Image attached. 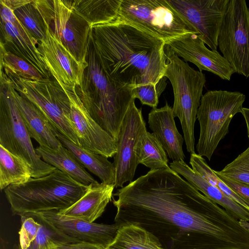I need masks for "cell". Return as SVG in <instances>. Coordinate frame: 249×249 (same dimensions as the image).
<instances>
[{
    "instance_id": "cell-1",
    "label": "cell",
    "mask_w": 249,
    "mask_h": 249,
    "mask_svg": "<svg viewBox=\"0 0 249 249\" xmlns=\"http://www.w3.org/2000/svg\"><path fill=\"white\" fill-rule=\"evenodd\" d=\"M113 196L115 223L140 226L160 243L182 249H249V231L239 220L170 167L150 170Z\"/></svg>"
},
{
    "instance_id": "cell-2",
    "label": "cell",
    "mask_w": 249,
    "mask_h": 249,
    "mask_svg": "<svg viewBox=\"0 0 249 249\" xmlns=\"http://www.w3.org/2000/svg\"><path fill=\"white\" fill-rule=\"evenodd\" d=\"M91 38L102 67L117 84L134 88L156 84L164 76L163 40L118 22L92 26Z\"/></svg>"
},
{
    "instance_id": "cell-3",
    "label": "cell",
    "mask_w": 249,
    "mask_h": 249,
    "mask_svg": "<svg viewBox=\"0 0 249 249\" xmlns=\"http://www.w3.org/2000/svg\"><path fill=\"white\" fill-rule=\"evenodd\" d=\"M81 83L76 93L91 117L115 140L133 99L134 88L113 81L102 67L91 36Z\"/></svg>"
},
{
    "instance_id": "cell-4",
    "label": "cell",
    "mask_w": 249,
    "mask_h": 249,
    "mask_svg": "<svg viewBox=\"0 0 249 249\" xmlns=\"http://www.w3.org/2000/svg\"><path fill=\"white\" fill-rule=\"evenodd\" d=\"M89 186L56 169L46 176L11 184L4 193L13 214L21 217L66 209L83 196Z\"/></svg>"
},
{
    "instance_id": "cell-5",
    "label": "cell",
    "mask_w": 249,
    "mask_h": 249,
    "mask_svg": "<svg viewBox=\"0 0 249 249\" xmlns=\"http://www.w3.org/2000/svg\"><path fill=\"white\" fill-rule=\"evenodd\" d=\"M164 53L166 67L164 76L169 79L173 88V115L180 121L187 151L191 154L195 153L194 127L205 75L191 67L166 45Z\"/></svg>"
},
{
    "instance_id": "cell-6",
    "label": "cell",
    "mask_w": 249,
    "mask_h": 249,
    "mask_svg": "<svg viewBox=\"0 0 249 249\" xmlns=\"http://www.w3.org/2000/svg\"><path fill=\"white\" fill-rule=\"evenodd\" d=\"M31 138L15 102L11 81L0 71V145L23 160L30 167L32 178L46 176L56 168L41 159Z\"/></svg>"
},
{
    "instance_id": "cell-7",
    "label": "cell",
    "mask_w": 249,
    "mask_h": 249,
    "mask_svg": "<svg viewBox=\"0 0 249 249\" xmlns=\"http://www.w3.org/2000/svg\"><path fill=\"white\" fill-rule=\"evenodd\" d=\"M246 96L239 91L209 90L202 95L196 118L200 133L197 154L210 160L220 142L229 132L233 117L241 113Z\"/></svg>"
},
{
    "instance_id": "cell-8",
    "label": "cell",
    "mask_w": 249,
    "mask_h": 249,
    "mask_svg": "<svg viewBox=\"0 0 249 249\" xmlns=\"http://www.w3.org/2000/svg\"><path fill=\"white\" fill-rule=\"evenodd\" d=\"M114 22L130 25L165 42L188 33L198 34L167 0H122Z\"/></svg>"
},
{
    "instance_id": "cell-9",
    "label": "cell",
    "mask_w": 249,
    "mask_h": 249,
    "mask_svg": "<svg viewBox=\"0 0 249 249\" xmlns=\"http://www.w3.org/2000/svg\"><path fill=\"white\" fill-rule=\"evenodd\" d=\"M3 71L11 81L14 89L34 104L45 115L53 128L80 146L71 119L70 100L57 81L53 78L25 79L14 73Z\"/></svg>"
},
{
    "instance_id": "cell-10",
    "label": "cell",
    "mask_w": 249,
    "mask_h": 249,
    "mask_svg": "<svg viewBox=\"0 0 249 249\" xmlns=\"http://www.w3.org/2000/svg\"><path fill=\"white\" fill-rule=\"evenodd\" d=\"M50 32L82 64L86 59L91 27L73 9L71 0H33Z\"/></svg>"
},
{
    "instance_id": "cell-11",
    "label": "cell",
    "mask_w": 249,
    "mask_h": 249,
    "mask_svg": "<svg viewBox=\"0 0 249 249\" xmlns=\"http://www.w3.org/2000/svg\"><path fill=\"white\" fill-rule=\"evenodd\" d=\"M217 45L235 73L249 77V10L245 0H229Z\"/></svg>"
},
{
    "instance_id": "cell-12",
    "label": "cell",
    "mask_w": 249,
    "mask_h": 249,
    "mask_svg": "<svg viewBox=\"0 0 249 249\" xmlns=\"http://www.w3.org/2000/svg\"><path fill=\"white\" fill-rule=\"evenodd\" d=\"M131 102L122 121L118 137L117 152L113 156L115 170V188L123 187L124 183L133 181L139 164L136 154L140 138L147 131L141 108Z\"/></svg>"
},
{
    "instance_id": "cell-13",
    "label": "cell",
    "mask_w": 249,
    "mask_h": 249,
    "mask_svg": "<svg viewBox=\"0 0 249 249\" xmlns=\"http://www.w3.org/2000/svg\"><path fill=\"white\" fill-rule=\"evenodd\" d=\"M197 31L204 43L217 51L218 37L229 0H167Z\"/></svg>"
},
{
    "instance_id": "cell-14",
    "label": "cell",
    "mask_w": 249,
    "mask_h": 249,
    "mask_svg": "<svg viewBox=\"0 0 249 249\" xmlns=\"http://www.w3.org/2000/svg\"><path fill=\"white\" fill-rule=\"evenodd\" d=\"M22 216L32 217L77 242L91 243L106 249L120 227L115 223L111 225L91 223L64 216L55 211L30 213Z\"/></svg>"
},
{
    "instance_id": "cell-15",
    "label": "cell",
    "mask_w": 249,
    "mask_h": 249,
    "mask_svg": "<svg viewBox=\"0 0 249 249\" xmlns=\"http://www.w3.org/2000/svg\"><path fill=\"white\" fill-rule=\"evenodd\" d=\"M71 103V119L83 148L107 158L113 157L117 143L113 138L91 117L78 96L75 86L60 85Z\"/></svg>"
},
{
    "instance_id": "cell-16",
    "label": "cell",
    "mask_w": 249,
    "mask_h": 249,
    "mask_svg": "<svg viewBox=\"0 0 249 249\" xmlns=\"http://www.w3.org/2000/svg\"><path fill=\"white\" fill-rule=\"evenodd\" d=\"M0 5V42L6 51L23 59L45 78L52 77L37 44L38 42L19 21L14 11L2 2Z\"/></svg>"
},
{
    "instance_id": "cell-17",
    "label": "cell",
    "mask_w": 249,
    "mask_h": 249,
    "mask_svg": "<svg viewBox=\"0 0 249 249\" xmlns=\"http://www.w3.org/2000/svg\"><path fill=\"white\" fill-rule=\"evenodd\" d=\"M199 35L188 33L165 42L167 46L185 62L194 64L200 71L213 73L223 80L230 81L235 73L227 60L217 51L208 49Z\"/></svg>"
},
{
    "instance_id": "cell-18",
    "label": "cell",
    "mask_w": 249,
    "mask_h": 249,
    "mask_svg": "<svg viewBox=\"0 0 249 249\" xmlns=\"http://www.w3.org/2000/svg\"><path fill=\"white\" fill-rule=\"evenodd\" d=\"M37 47L52 77L60 85H80L87 66L79 62L48 27L46 37L38 42Z\"/></svg>"
},
{
    "instance_id": "cell-19",
    "label": "cell",
    "mask_w": 249,
    "mask_h": 249,
    "mask_svg": "<svg viewBox=\"0 0 249 249\" xmlns=\"http://www.w3.org/2000/svg\"><path fill=\"white\" fill-rule=\"evenodd\" d=\"M173 109L167 103L160 108H152L148 114L149 127L173 161H185L182 149L184 138L178 132Z\"/></svg>"
},
{
    "instance_id": "cell-20",
    "label": "cell",
    "mask_w": 249,
    "mask_h": 249,
    "mask_svg": "<svg viewBox=\"0 0 249 249\" xmlns=\"http://www.w3.org/2000/svg\"><path fill=\"white\" fill-rule=\"evenodd\" d=\"M114 188V184H91L85 194L74 204L58 213L66 216L94 222L102 215L111 201Z\"/></svg>"
},
{
    "instance_id": "cell-21",
    "label": "cell",
    "mask_w": 249,
    "mask_h": 249,
    "mask_svg": "<svg viewBox=\"0 0 249 249\" xmlns=\"http://www.w3.org/2000/svg\"><path fill=\"white\" fill-rule=\"evenodd\" d=\"M13 94L31 138L40 146L57 149L62 144L53 130L45 115L32 102L20 94L12 86Z\"/></svg>"
},
{
    "instance_id": "cell-22",
    "label": "cell",
    "mask_w": 249,
    "mask_h": 249,
    "mask_svg": "<svg viewBox=\"0 0 249 249\" xmlns=\"http://www.w3.org/2000/svg\"><path fill=\"white\" fill-rule=\"evenodd\" d=\"M170 167L180 175L204 196L238 220L249 221V212L227 196L217 187L211 184L200 175L193 171L185 161H173Z\"/></svg>"
},
{
    "instance_id": "cell-23",
    "label": "cell",
    "mask_w": 249,
    "mask_h": 249,
    "mask_svg": "<svg viewBox=\"0 0 249 249\" xmlns=\"http://www.w3.org/2000/svg\"><path fill=\"white\" fill-rule=\"evenodd\" d=\"M53 127V126H52ZM53 130L61 143L85 168L107 184H114L115 170L113 163L107 158L86 150L71 142L57 130Z\"/></svg>"
},
{
    "instance_id": "cell-24",
    "label": "cell",
    "mask_w": 249,
    "mask_h": 249,
    "mask_svg": "<svg viewBox=\"0 0 249 249\" xmlns=\"http://www.w3.org/2000/svg\"><path fill=\"white\" fill-rule=\"evenodd\" d=\"M35 150L45 162L76 181L86 185L98 182L62 144L57 149L39 145Z\"/></svg>"
},
{
    "instance_id": "cell-25",
    "label": "cell",
    "mask_w": 249,
    "mask_h": 249,
    "mask_svg": "<svg viewBox=\"0 0 249 249\" xmlns=\"http://www.w3.org/2000/svg\"><path fill=\"white\" fill-rule=\"evenodd\" d=\"M122 0H74L73 9L91 27L114 22L117 18Z\"/></svg>"
},
{
    "instance_id": "cell-26",
    "label": "cell",
    "mask_w": 249,
    "mask_h": 249,
    "mask_svg": "<svg viewBox=\"0 0 249 249\" xmlns=\"http://www.w3.org/2000/svg\"><path fill=\"white\" fill-rule=\"evenodd\" d=\"M159 239L143 228L134 224L121 226L107 249H160Z\"/></svg>"
},
{
    "instance_id": "cell-27",
    "label": "cell",
    "mask_w": 249,
    "mask_h": 249,
    "mask_svg": "<svg viewBox=\"0 0 249 249\" xmlns=\"http://www.w3.org/2000/svg\"><path fill=\"white\" fill-rule=\"evenodd\" d=\"M32 177L29 165L22 159L0 145V189L24 182Z\"/></svg>"
},
{
    "instance_id": "cell-28",
    "label": "cell",
    "mask_w": 249,
    "mask_h": 249,
    "mask_svg": "<svg viewBox=\"0 0 249 249\" xmlns=\"http://www.w3.org/2000/svg\"><path fill=\"white\" fill-rule=\"evenodd\" d=\"M136 154L139 163L150 170L170 168L167 153L153 133L146 131L140 138Z\"/></svg>"
},
{
    "instance_id": "cell-29",
    "label": "cell",
    "mask_w": 249,
    "mask_h": 249,
    "mask_svg": "<svg viewBox=\"0 0 249 249\" xmlns=\"http://www.w3.org/2000/svg\"><path fill=\"white\" fill-rule=\"evenodd\" d=\"M189 163L194 171L211 184L218 188L230 198L249 212V201L235 193L221 180L215 173L214 170L207 164L203 157L196 153L191 154Z\"/></svg>"
},
{
    "instance_id": "cell-30",
    "label": "cell",
    "mask_w": 249,
    "mask_h": 249,
    "mask_svg": "<svg viewBox=\"0 0 249 249\" xmlns=\"http://www.w3.org/2000/svg\"><path fill=\"white\" fill-rule=\"evenodd\" d=\"M14 13L38 42L46 37L47 27L40 13L32 1L14 11Z\"/></svg>"
},
{
    "instance_id": "cell-31",
    "label": "cell",
    "mask_w": 249,
    "mask_h": 249,
    "mask_svg": "<svg viewBox=\"0 0 249 249\" xmlns=\"http://www.w3.org/2000/svg\"><path fill=\"white\" fill-rule=\"evenodd\" d=\"M0 45V70L16 74L22 78L39 80L44 78L33 66L23 59L6 50Z\"/></svg>"
},
{
    "instance_id": "cell-32",
    "label": "cell",
    "mask_w": 249,
    "mask_h": 249,
    "mask_svg": "<svg viewBox=\"0 0 249 249\" xmlns=\"http://www.w3.org/2000/svg\"><path fill=\"white\" fill-rule=\"evenodd\" d=\"M216 175L249 185V146Z\"/></svg>"
},
{
    "instance_id": "cell-33",
    "label": "cell",
    "mask_w": 249,
    "mask_h": 249,
    "mask_svg": "<svg viewBox=\"0 0 249 249\" xmlns=\"http://www.w3.org/2000/svg\"><path fill=\"white\" fill-rule=\"evenodd\" d=\"M40 223L41 227L36 239L27 249H53L67 244L77 242Z\"/></svg>"
},
{
    "instance_id": "cell-34",
    "label": "cell",
    "mask_w": 249,
    "mask_h": 249,
    "mask_svg": "<svg viewBox=\"0 0 249 249\" xmlns=\"http://www.w3.org/2000/svg\"><path fill=\"white\" fill-rule=\"evenodd\" d=\"M167 79L163 76L156 84L150 83L134 88V98H138L143 105L149 106L152 108L157 107L159 97L166 87Z\"/></svg>"
},
{
    "instance_id": "cell-35",
    "label": "cell",
    "mask_w": 249,
    "mask_h": 249,
    "mask_svg": "<svg viewBox=\"0 0 249 249\" xmlns=\"http://www.w3.org/2000/svg\"><path fill=\"white\" fill-rule=\"evenodd\" d=\"M19 233V249H27L36 239L41 223L32 217L21 216Z\"/></svg>"
},
{
    "instance_id": "cell-36",
    "label": "cell",
    "mask_w": 249,
    "mask_h": 249,
    "mask_svg": "<svg viewBox=\"0 0 249 249\" xmlns=\"http://www.w3.org/2000/svg\"><path fill=\"white\" fill-rule=\"evenodd\" d=\"M216 175L233 191L249 201V184L234 181L220 175Z\"/></svg>"
},
{
    "instance_id": "cell-37",
    "label": "cell",
    "mask_w": 249,
    "mask_h": 249,
    "mask_svg": "<svg viewBox=\"0 0 249 249\" xmlns=\"http://www.w3.org/2000/svg\"><path fill=\"white\" fill-rule=\"evenodd\" d=\"M58 249H106L104 247L88 242H76L64 245Z\"/></svg>"
},
{
    "instance_id": "cell-38",
    "label": "cell",
    "mask_w": 249,
    "mask_h": 249,
    "mask_svg": "<svg viewBox=\"0 0 249 249\" xmlns=\"http://www.w3.org/2000/svg\"><path fill=\"white\" fill-rule=\"evenodd\" d=\"M32 0H0L13 11L19 7L28 4Z\"/></svg>"
},
{
    "instance_id": "cell-39",
    "label": "cell",
    "mask_w": 249,
    "mask_h": 249,
    "mask_svg": "<svg viewBox=\"0 0 249 249\" xmlns=\"http://www.w3.org/2000/svg\"><path fill=\"white\" fill-rule=\"evenodd\" d=\"M242 114L245 120L247 128L248 137L249 140V108L243 107Z\"/></svg>"
},
{
    "instance_id": "cell-40",
    "label": "cell",
    "mask_w": 249,
    "mask_h": 249,
    "mask_svg": "<svg viewBox=\"0 0 249 249\" xmlns=\"http://www.w3.org/2000/svg\"><path fill=\"white\" fill-rule=\"evenodd\" d=\"M239 222L243 227L249 231V223L247 221L239 220Z\"/></svg>"
},
{
    "instance_id": "cell-41",
    "label": "cell",
    "mask_w": 249,
    "mask_h": 249,
    "mask_svg": "<svg viewBox=\"0 0 249 249\" xmlns=\"http://www.w3.org/2000/svg\"><path fill=\"white\" fill-rule=\"evenodd\" d=\"M160 249H164L163 248H160Z\"/></svg>"
},
{
    "instance_id": "cell-42",
    "label": "cell",
    "mask_w": 249,
    "mask_h": 249,
    "mask_svg": "<svg viewBox=\"0 0 249 249\" xmlns=\"http://www.w3.org/2000/svg\"><path fill=\"white\" fill-rule=\"evenodd\" d=\"M58 249L57 248H54V249Z\"/></svg>"
},
{
    "instance_id": "cell-43",
    "label": "cell",
    "mask_w": 249,
    "mask_h": 249,
    "mask_svg": "<svg viewBox=\"0 0 249 249\" xmlns=\"http://www.w3.org/2000/svg\"><path fill=\"white\" fill-rule=\"evenodd\" d=\"M248 8H249V6L248 7Z\"/></svg>"
}]
</instances>
